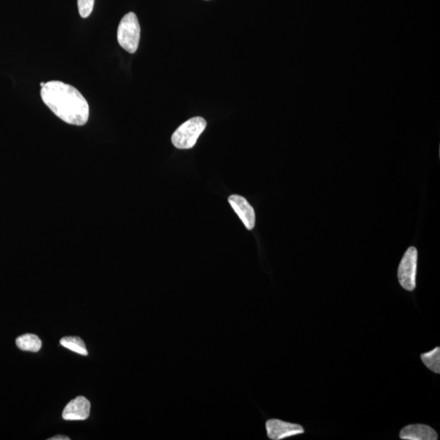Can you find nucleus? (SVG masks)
<instances>
[{"instance_id": "1", "label": "nucleus", "mask_w": 440, "mask_h": 440, "mask_svg": "<svg viewBox=\"0 0 440 440\" xmlns=\"http://www.w3.org/2000/svg\"><path fill=\"white\" fill-rule=\"evenodd\" d=\"M42 102L65 123L84 126L89 119V105L78 90L61 81H50L41 89Z\"/></svg>"}, {"instance_id": "2", "label": "nucleus", "mask_w": 440, "mask_h": 440, "mask_svg": "<svg viewBox=\"0 0 440 440\" xmlns=\"http://www.w3.org/2000/svg\"><path fill=\"white\" fill-rule=\"evenodd\" d=\"M206 127V121L201 117H195L185 121L174 132L172 137L173 145L179 150L192 148Z\"/></svg>"}, {"instance_id": "3", "label": "nucleus", "mask_w": 440, "mask_h": 440, "mask_svg": "<svg viewBox=\"0 0 440 440\" xmlns=\"http://www.w3.org/2000/svg\"><path fill=\"white\" fill-rule=\"evenodd\" d=\"M141 26L134 13H129L121 20L118 28V41L124 50L133 54L139 47Z\"/></svg>"}, {"instance_id": "4", "label": "nucleus", "mask_w": 440, "mask_h": 440, "mask_svg": "<svg viewBox=\"0 0 440 440\" xmlns=\"http://www.w3.org/2000/svg\"><path fill=\"white\" fill-rule=\"evenodd\" d=\"M417 268V251L415 247L408 249L400 263L398 279L403 288L408 291L416 288V275Z\"/></svg>"}, {"instance_id": "5", "label": "nucleus", "mask_w": 440, "mask_h": 440, "mask_svg": "<svg viewBox=\"0 0 440 440\" xmlns=\"http://www.w3.org/2000/svg\"><path fill=\"white\" fill-rule=\"evenodd\" d=\"M267 436L271 440H283L299 436L304 433L303 427L299 424L285 422L278 418H271L265 422Z\"/></svg>"}, {"instance_id": "6", "label": "nucleus", "mask_w": 440, "mask_h": 440, "mask_svg": "<svg viewBox=\"0 0 440 440\" xmlns=\"http://www.w3.org/2000/svg\"><path fill=\"white\" fill-rule=\"evenodd\" d=\"M230 203L233 210L245 225L248 230H254L256 225V213L248 201L239 195H232L229 198Z\"/></svg>"}, {"instance_id": "7", "label": "nucleus", "mask_w": 440, "mask_h": 440, "mask_svg": "<svg viewBox=\"0 0 440 440\" xmlns=\"http://www.w3.org/2000/svg\"><path fill=\"white\" fill-rule=\"evenodd\" d=\"M90 410L91 404L89 400L83 396H78L69 403L64 410L62 417L64 420L69 421L85 420L90 415Z\"/></svg>"}, {"instance_id": "8", "label": "nucleus", "mask_w": 440, "mask_h": 440, "mask_svg": "<svg viewBox=\"0 0 440 440\" xmlns=\"http://www.w3.org/2000/svg\"><path fill=\"white\" fill-rule=\"evenodd\" d=\"M400 437L406 440H436L438 434L431 427L415 424L403 428Z\"/></svg>"}, {"instance_id": "9", "label": "nucleus", "mask_w": 440, "mask_h": 440, "mask_svg": "<svg viewBox=\"0 0 440 440\" xmlns=\"http://www.w3.org/2000/svg\"><path fill=\"white\" fill-rule=\"evenodd\" d=\"M16 344L19 349L25 352H39L42 347L40 338L35 335H24L16 339Z\"/></svg>"}, {"instance_id": "10", "label": "nucleus", "mask_w": 440, "mask_h": 440, "mask_svg": "<svg viewBox=\"0 0 440 440\" xmlns=\"http://www.w3.org/2000/svg\"><path fill=\"white\" fill-rule=\"evenodd\" d=\"M422 362L426 367L436 374H440V348L421 355Z\"/></svg>"}, {"instance_id": "11", "label": "nucleus", "mask_w": 440, "mask_h": 440, "mask_svg": "<svg viewBox=\"0 0 440 440\" xmlns=\"http://www.w3.org/2000/svg\"><path fill=\"white\" fill-rule=\"evenodd\" d=\"M61 344L63 347L71 350L73 352H76L83 356H88V350L86 345L81 338L78 337H65L61 339Z\"/></svg>"}, {"instance_id": "12", "label": "nucleus", "mask_w": 440, "mask_h": 440, "mask_svg": "<svg viewBox=\"0 0 440 440\" xmlns=\"http://www.w3.org/2000/svg\"><path fill=\"white\" fill-rule=\"evenodd\" d=\"M95 0H78L79 14L83 18H87L93 13Z\"/></svg>"}, {"instance_id": "13", "label": "nucleus", "mask_w": 440, "mask_h": 440, "mask_svg": "<svg viewBox=\"0 0 440 440\" xmlns=\"http://www.w3.org/2000/svg\"><path fill=\"white\" fill-rule=\"evenodd\" d=\"M71 439L67 436H57L53 438H51L50 440H70Z\"/></svg>"}, {"instance_id": "14", "label": "nucleus", "mask_w": 440, "mask_h": 440, "mask_svg": "<svg viewBox=\"0 0 440 440\" xmlns=\"http://www.w3.org/2000/svg\"><path fill=\"white\" fill-rule=\"evenodd\" d=\"M44 85H45V83H40V86H41V87H44Z\"/></svg>"}]
</instances>
